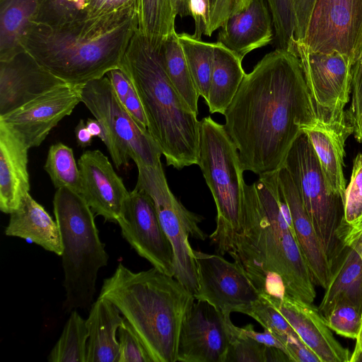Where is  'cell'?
<instances>
[{
    "label": "cell",
    "instance_id": "obj_1",
    "mask_svg": "<svg viewBox=\"0 0 362 362\" xmlns=\"http://www.w3.org/2000/svg\"><path fill=\"white\" fill-rule=\"evenodd\" d=\"M223 115L243 171L279 170L297 136L317 122L296 54L276 48L265 54L245 74Z\"/></svg>",
    "mask_w": 362,
    "mask_h": 362
},
{
    "label": "cell",
    "instance_id": "obj_2",
    "mask_svg": "<svg viewBox=\"0 0 362 362\" xmlns=\"http://www.w3.org/2000/svg\"><path fill=\"white\" fill-rule=\"evenodd\" d=\"M278 170L245 184L240 228L228 254L261 293L276 298L286 294L313 303L315 284L294 233Z\"/></svg>",
    "mask_w": 362,
    "mask_h": 362
},
{
    "label": "cell",
    "instance_id": "obj_3",
    "mask_svg": "<svg viewBox=\"0 0 362 362\" xmlns=\"http://www.w3.org/2000/svg\"><path fill=\"white\" fill-rule=\"evenodd\" d=\"M137 28V14L59 28L33 23L22 45L46 70L69 84L81 86L119 67Z\"/></svg>",
    "mask_w": 362,
    "mask_h": 362
},
{
    "label": "cell",
    "instance_id": "obj_4",
    "mask_svg": "<svg viewBox=\"0 0 362 362\" xmlns=\"http://www.w3.org/2000/svg\"><path fill=\"white\" fill-rule=\"evenodd\" d=\"M99 297L116 305L152 362H177L182 324L195 298L176 278L154 267L134 272L119 263Z\"/></svg>",
    "mask_w": 362,
    "mask_h": 362
},
{
    "label": "cell",
    "instance_id": "obj_5",
    "mask_svg": "<svg viewBox=\"0 0 362 362\" xmlns=\"http://www.w3.org/2000/svg\"><path fill=\"white\" fill-rule=\"evenodd\" d=\"M159 48L137 28L119 68L136 89L148 132L160 148L166 164L181 170L198 164L200 121L168 78Z\"/></svg>",
    "mask_w": 362,
    "mask_h": 362
},
{
    "label": "cell",
    "instance_id": "obj_6",
    "mask_svg": "<svg viewBox=\"0 0 362 362\" xmlns=\"http://www.w3.org/2000/svg\"><path fill=\"white\" fill-rule=\"evenodd\" d=\"M53 209L62 243L63 308L68 313L88 309L93 303L98 271L109 259L94 213L80 194L68 187L57 189Z\"/></svg>",
    "mask_w": 362,
    "mask_h": 362
},
{
    "label": "cell",
    "instance_id": "obj_7",
    "mask_svg": "<svg viewBox=\"0 0 362 362\" xmlns=\"http://www.w3.org/2000/svg\"><path fill=\"white\" fill-rule=\"evenodd\" d=\"M214 197L217 215L209 235L215 252L228 253L240 228L244 195L243 170L238 151L224 126L211 117L200 121L198 164Z\"/></svg>",
    "mask_w": 362,
    "mask_h": 362
},
{
    "label": "cell",
    "instance_id": "obj_8",
    "mask_svg": "<svg viewBox=\"0 0 362 362\" xmlns=\"http://www.w3.org/2000/svg\"><path fill=\"white\" fill-rule=\"evenodd\" d=\"M283 166L301 196L333 273L346 247L339 238L344 203L341 197L329 191L317 156L304 132L293 142Z\"/></svg>",
    "mask_w": 362,
    "mask_h": 362
},
{
    "label": "cell",
    "instance_id": "obj_9",
    "mask_svg": "<svg viewBox=\"0 0 362 362\" xmlns=\"http://www.w3.org/2000/svg\"><path fill=\"white\" fill-rule=\"evenodd\" d=\"M80 95L81 103L102 124L103 143L117 169L127 167L130 158L136 165L161 163L160 148L122 105L106 75L82 85Z\"/></svg>",
    "mask_w": 362,
    "mask_h": 362
},
{
    "label": "cell",
    "instance_id": "obj_10",
    "mask_svg": "<svg viewBox=\"0 0 362 362\" xmlns=\"http://www.w3.org/2000/svg\"><path fill=\"white\" fill-rule=\"evenodd\" d=\"M136 187L152 199L161 226L174 252V277L194 296L198 290V278L193 249L189 238L205 240L207 235L199 227L203 217L187 209L175 197L168 185L162 163L157 166L136 165Z\"/></svg>",
    "mask_w": 362,
    "mask_h": 362
},
{
    "label": "cell",
    "instance_id": "obj_11",
    "mask_svg": "<svg viewBox=\"0 0 362 362\" xmlns=\"http://www.w3.org/2000/svg\"><path fill=\"white\" fill-rule=\"evenodd\" d=\"M295 53L317 121L348 137L353 129L347 122L344 107L351 91V59L337 51H312L300 42H295Z\"/></svg>",
    "mask_w": 362,
    "mask_h": 362
},
{
    "label": "cell",
    "instance_id": "obj_12",
    "mask_svg": "<svg viewBox=\"0 0 362 362\" xmlns=\"http://www.w3.org/2000/svg\"><path fill=\"white\" fill-rule=\"evenodd\" d=\"M315 52L337 51L354 63L362 45V0H315L300 42Z\"/></svg>",
    "mask_w": 362,
    "mask_h": 362
},
{
    "label": "cell",
    "instance_id": "obj_13",
    "mask_svg": "<svg viewBox=\"0 0 362 362\" xmlns=\"http://www.w3.org/2000/svg\"><path fill=\"white\" fill-rule=\"evenodd\" d=\"M198 290L195 300L206 301L225 314L245 312L260 296L243 267L229 262L219 254H208L193 249Z\"/></svg>",
    "mask_w": 362,
    "mask_h": 362
},
{
    "label": "cell",
    "instance_id": "obj_14",
    "mask_svg": "<svg viewBox=\"0 0 362 362\" xmlns=\"http://www.w3.org/2000/svg\"><path fill=\"white\" fill-rule=\"evenodd\" d=\"M123 238L153 267L174 276V252L151 198L135 187L129 192L117 223Z\"/></svg>",
    "mask_w": 362,
    "mask_h": 362
},
{
    "label": "cell",
    "instance_id": "obj_15",
    "mask_svg": "<svg viewBox=\"0 0 362 362\" xmlns=\"http://www.w3.org/2000/svg\"><path fill=\"white\" fill-rule=\"evenodd\" d=\"M230 316L206 301L194 300L182 324L177 361L226 362L235 336Z\"/></svg>",
    "mask_w": 362,
    "mask_h": 362
},
{
    "label": "cell",
    "instance_id": "obj_16",
    "mask_svg": "<svg viewBox=\"0 0 362 362\" xmlns=\"http://www.w3.org/2000/svg\"><path fill=\"white\" fill-rule=\"evenodd\" d=\"M81 86L66 84L52 89L0 117V122L28 148L37 147L50 131L81 103Z\"/></svg>",
    "mask_w": 362,
    "mask_h": 362
},
{
    "label": "cell",
    "instance_id": "obj_17",
    "mask_svg": "<svg viewBox=\"0 0 362 362\" xmlns=\"http://www.w3.org/2000/svg\"><path fill=\"white\" fill-rule=\"evenodd\" d=\"M78 165L80 194L96 216L117 223L129 192L107 157L99 150L86 151L78 159Z\"/></svg>",
    "mask_w": 362,
    "mask_h": 362
},
{
    "label": "cell",
    "instance_id": "obj_18",
    "mask_svg": "<svg viewBox=\"0 0 362 362\" xmlns=\"http://www.w3.org/2000/svg\"><path fill=\"white\" fill-rule=\"evenodd\" d=\"M66 84L25 51L0 61V117Z\"/></svg>",
    "mask_w": 362,
    "mask_h": 362
},
{
    "label": "cell",
    "instance_id": "obj_19",
    "mask_svg": "<svg viewBox=\"0 0 362 362\" xmlns=\"http://www.w3.org/2000/svg\"><path fill=\"white\" fill-rule=\"evenodd\" d=\"M264 296L286 318L321 362H350L351 354L334 337L318 308L288 295Z\"/></svg>",
    "mask_w": 362,
    "mask_h": 362
},
{
    "label": "cell",
    "instance_id": "obj_20",
    "mask_svg": "<svg viewBox=\"0 0 362 362\" xmlns=\"http://www.w3.org/2000/svg\"><path fill=\"white\" fill-rule=\"evenodd\" d=\"M278 177L289 210L295 235L313 283L325 289L332 279V270L318 240L301 196L284 166L278 170Z\"/></svg>",
    "mask_w": 362,
    "mask_h": 362
},
{
    "label": "cell",
    "instance_id": "obj_21",
    "mask_svg": "<svg viewBox=\"0 0 362 362\" xmlns=\"http://www.w3.org/2000/svg\"><path fill=\"white\" fill-rule=\"evenodd\" d=\"M272 16L267 0H251L250 5L231 16L220 28L217 41L242 59L274 40Z\"/></svg>",
    "mask_w": 362,
    "mask_h": 362
},
{
    "label": "cell",
    "instance_id": "obj_22",
    "mask_svg": "<svg viewBox=\"0 0 362 362\" xmlns=\"http://www.w3.org/2000/svg\"><path fill=\"white\" fill-rule=\"evenodd\" d=\"M28 148L0 122V210L11 214L30 192Z\"/></svg>",
    "mask_w": 362,
    "mask_h": 362
},
{
    "label": "cell",
    "instance_id": "obj_23",
    "mask_svg": "<svg viewBox=\"0 0 362 362\" xmlns=\"http://www.w3.org/2000/svg\"><path fill=\"white\" fill-rule=\"evenodd\" d=\"M86 320L88 332L86 362H119L116 334L124 322L119 309L110 300L98 296Z\"/></svg>",
    "mask_w": 362,
    "mask_h": 362
},
{
    "label": "cell",
    "instance_id": "obj_24",
    "mask_svg": "<svg viewBox=\"0 0 362 362\" xmlns=\"http://www.w3.org/2000/svg\"><path fill=\"white\" fill-rule=\"evenodd\" d=\"M5 235L25 239L59 256L62 254L60 230L56 220L30 193L25 196L19 207L10 214Z\"/></svg>",
    "mask_w": 362,
    "mask_h": 362
},
{
    "label": "cell",
    "instance_id": "obj_25",
    "mask_svg": "<svg viewBox=\"0 0 362 362\" xmlns=\"http://www.w3.org/2000/svg\"><path fill=\"white\" fill-rule=\"evenodd\" d=\"M303 132L313 146L329 191L341 197L344 203L346 180L343 167L347 136L318 121Z\"/></svg>",
    "mask_w": 362,
    "mask_h": 362
},
{
    "label": "cell",
    "instance_id": "obj_26",
    "mask_svg": "<svg viewBox=\"0 0 362 362\" xmlns=\"http://www.w3.org/2000/svg\"><path fill=\"white\" fill-rule=\"evenodd\" d=\"M339 303H349L362 313V258L346 247L317 308L323 317Z\"/></svg>",
    "mask_w": 362,
    "mask_h": 362
},
{
    "label": "cell",
    "instance_id": "obj_27",
    "mask_svg": "<svg viewBox=\"0 0 362 362\" xmlns=\"http://www.w3.org/2000/svg\"><path fill=\"white\" fill-rule=\"evenodd\" d=\"M243 59L219 42H214L208 100L210 113L223 115L245 76Z\"/></svg>",
    "mask_w": 362,
    "mask_h": 362
},
{
    "label": "cell",
    "instance_id": "obj_28",
    "mask_svg": "<svg viewBox=\"0 0 362 362\" xmlns=\"http://www.w3.org/2000/svg\"><path fill=\"white\" fill-rule=\"evenodd\" d=\"M43 0H0V61L25 51L22 42Z\"/></svg>",
    "mask_w": 362,
    "mask_h": 362
},
{
    "label": "cell",
    "instance_id": "obj_29",
    "mask_svg": "<svg viewBox=\"0 0 362 362\" xmlns=\"http://www.w3.org/2000/svg\"><path fill=\"white\" fill-rule=\"evenodd\" d=\"M159 52L170 81L189 107L198 115V100L200 95L175 30L163 40Z\"/></svg>",
    "mask_w": 362,
    "mask_h": 362
},
{
    "label": "cell",
    "instance_id": "obj_30",
    "mask_svg": "<svg viewBox=\"0 0 362 362\" xmlns=\"http://www.w3.org/2000/svg\"><path fill=\"white\" fill-rule=\"evenodd\" d=\"M138 30L156 47L175 30L170 0H137Z\"/></svg>",
    "mask_w": 362,
    "mask_h": 362
},
{
    "label": "cell",
    "instance_id": "obj_31",
    "mask_svg": "<svg viewBox=\"0 0 362 362\" xmlns=\"http://www.w3.org/2000/svg\"><path fill=\"white\" fill-rule=\"evenodd\" d=\"M177 37L197 91L206 102L212 72L214 42L203 41L187 33H177Z\"/></svg>",
    "mask_w": 362,
    "mask_h": 362
},
{
    "label": "cell",
    "instance_id": "obj_32",
    "mask_svg": "<svg viewBox=\"0 0 362 362\" xmlns=\"http://www.w3.org/2000/svg\"><path fill=\"white\" fill-rule=\"evenodd\" d=\"M88 338L86 320L76 310H72L47 360L50 362H86Z\"/></svg>",
    "mask_w": 362,
    "mask_h": 362
},
{
    "label": "cell",
    "instance_id": "obj_33",
    "mask_svg": "<svg viewBox=\"0 0 362 362\" xmlns=\"http://www.w3.org/2000/svg\"><path fill=\"white\" fill-rule=\"evenodd\" d=\"M44 169L57 189L68 187L80 194V171L70 147L62 143L50 146Z\"/></svg>",
    "mask_w": 362,
    "mask_h": 362
},
{
    "label": "cell",
    "instance_id": "obj_34",
    "mask_svg": "<svg viewBox=\"0 0 362 362\" xmlns=\"http://www.w3.org/2000/svg\"><path fill=\"white\" fill-rule=\"evenodd\" d=\"M88 0H43L33 23L59 28L86 20Z\"/></svg>",
    "mask_w": 362,
    "mask_h": 362
},
{
    "label": "cell",
    "instance_id": "obj_35",
    "mask_svg": "<svg viewBox=\"0 0 362 362\" xmlns=\"http://www.w3.org/2000/svg\"><path fill=\"white\" fill-rule=\"evenodd\" d=\"M244 314L255 319L284 346L288 337H299L281 313L262 294Z\"/></svg>",
    "mask_w": 362,
    "mask_h": 362
},
{
    "label": "cell",
    "instance_id": "obj_36",
    "mask_svg": "<svg viewBox=\"0 0 362 362\" xmlns=\"http://www.w3.org/2000/svg\"><path fill=\"white\" fill-rule=\"evenodd\" d=\"M108 77L119 100L144 131L148 132L147 119L136 89L124 71L119 67L108 71Z\"/></svg>",
    "mask_w": 362,
    "mask_h": 362
},
{
    "label": "cell",
    "instance_id": "obj_37",
    "mask_svg": "<svg viewBox=\"0 0 362 362\" xmlns=\"http://www.w3.org/2000/svg\"><path fill=\"white\" fill-rule=\"evenodd\" d=\"M273 21L278 48L294 52L295 21L292 0H267Z\"/></svg>",
    "mask_w": 362,
    "mask_h": 362
},
{
    "label": "cell",
    "instance_id": "obj_38",
    "mask_svg": "<svg viewBox=\"0 0 362 362\" xmlns=\"http://www.w3.org/2000/svg\"><path fill=\"white\" fill-rule=\"evenodd\" d=\"M362 222V153H358L344 198V223L354 226Z\"/></svg>",
    "mask_w": 362,
    "mask_h": 362
},
{
    "label": "cell",
    "instance_id": "obj_39",
    "mask_svg": "<svg viewBox=\"0 0 362 362\" xmlns=\"http://www.w3.org/2000/svg\"><path fill=\"white\" fill-rule=\"evenodd\" d=\"M328 327L339 335L356 339L361 326V313L349 303H339L324 317Z\"/></svg>",
    "mask_w": 362,
    "mask_h": 362
},
{
    "label": "cell",
    "instance_id": "obj_40",
    "mask_svg": "<svg viewBox=\"0 0 362 362\" xmlns=\"http://www.w3.org/2000/svg\"><path fill=\"white\" fill-rule=\"evenodd\" d=\"M351 72V103L346 116L355 139L362 143V45L353 63Z\"/></svg>",
    "mask_w": 362,
    "mask_h": 362
},
{
    "label": "cell",
    "instance_id": "obj_41",
    "mask_svg": "<svg viewBox=\"0 0 362 362\" xmlns=\"http://www.w3.org/2000/svg\"><path fill=\"white\" fill-rule=\"evenodd\" d=\"M268 346L236 331L230 345L226 362H267Z\"/></svg>",
    "mask_w": 362,
    "mask_h": 362
},
{
    "label": "cell",
    "instance_id": "obj_42",
    "mask_svg": "<svg viewBox=\"0 0 362 362\" xmlns=\"http://www.w3.org/2000/svg\"><path fill=\"white\" fill-rule=\"evenodd\" d=\"M137 0H88L89 20L125 17L136 13Z\"/></svg>",
    "mask_w": 362,
    "mask_h": 362
},
{
    "label": "cell",
    "instance_id": "obj_43",
    "mask_svg": "<svg viewBox=\"0 0 362 362\" xmlns=\"http://www.w3.org/2000/svg\"><path fill=\"white\" fill-rule=\"evenodd\" d=\"M119 362H152L140 339L125 320L118 329Z\"/></svg>",
    "mask_w": 362,
    "mask_h": 362
},
{
    "label": "cell",
    "instance_id": "obj_44",
    "mask_svg": "<svg viewBox=\"0 0 362 362\" xmlns=\"http://www.w3.org/2000/svg\"><path fill=\"white\" fill-rule=\"evenodd\" d=\"M250 2L251 0H216L210 11L209 22L204 35L211 36L231 16L246 8Z\"/></svg>",
    "mask_w": 362,
    "mask_h": 362
},
{
    "label": "cell",
    "instance_id": "obj_45",
    "mask_svg": "<svg viewBox=\"0 0 362 362\" xmlns=\"http://www.w3.org/2000/svg\"><path fill=\"white\" fill-rule=\"evenodd\" d=\"M315 0H292L295 21V42L303 40Z\"/></svg>",
    "mask_w": 362,
    "mask_h": 362
},
{
    "label": "cell",
    "instance_id": "obj_46",
    "mask_svg": "<svg viewBox=\"0 0 362 362\" xmlns=\"http://www.w3.org/2000/svg\"><path fill=\"white\" fill-rule=\"evenodd\" d=\"M190 11L194 23V32L192 35L197 39H202L209 22V0H190Z\"/></svg>",
    "mask_w": 362,
    "mask_h": 362
},
{
    "label": "cell",
    "instance_id": "obj_47",
    "mask_svg": "<svg viewBox=\"0 0 362 362\" xmlns=\"http://www.w3.org/2000/svg\"><path fill=\"white\" fill-rule=\"evenodd\" d=\"M286 354L293 362H321L319 357L300 339L289 337L285 342Z\"/></svg>",
    "mask_w": 362,
    "mask_h": 362
},
{
    "label": "cell",
    "instance_id": "obj_48",
    "mask_svg": "<svg viewBox=\"0 0 362 362\" xmlns=\"http://www.w3.org/2000/svg\"><path fill=\"white\" fill-rule=\"evenodd\" d=\"M236 331L238 333L249 337L267 346L279 349L286 354V349L284 344L266 329L263 332H257L254 329L253 325L249 324L243 327L236 326Z\"/></svg>",
    "mask_w": 362,
    "mask_h": 362
},
{
    "label": "cell",
    "instance_id": "obj_49",
    "mask_svg": "<svg viewBox=\"0 0 362 362\" xmlns=\"http://www.w3.org/2000/svg\"><path fill=\"white\" fill-rule=\"evenodd\" d=\"M339 238L345 247L353 249L362 258V222L354 226L343 223Z\"/></svg>",
    "mask_w": 362,
    "mask_h": 362
},
{
    "label": "cell",
    "instance_id": "obj_50",
    "mask_svg": "<svg viewBox=\"0 0 362 362\" xmlns=\"http://www.w3.org/2000/svg\"><path fill=\"white\" fill-rule=\"evenodd\" d=\"M74 132L78 146L85 148L91 145L93 136L88 131L86 124L83 119H80L75 128Z\"/></svg>",
    "mask_w": 362,
    "mask_h": 362
},
{
    "label": "cell",
    "instance_id": "obj_51",
    "mask_svg": "<svg viewBox=\"0 0 362 362\" xmlns=\"http://www.w3.org/2000/svg\"><path fill=\"white\" fill-rule=\"evenodd\" d=\"M170 2L175 16H191L190 0H170Z\"/></svg>",
    "mask_w": 362,
    "mask_h": 362
},
{
    "label": "cell",
    "instance_id": "obj_52",
    "mask_svg": "<svg viewBox=\"0 0 362 362\" xmlns=\"http://www.w3.org/2000/svg\"><path fill=\"white\" fill-rule=\"evenodd\" d=\"M86 124L88 131L93 136H98L102 141H104V129L102 124L97 119L88 118Z\"/></svg>",
    "mask_w": 362,
    "mask_h": 362
},
{
    "label": "cell",
    "instance_id": "obj_53",
    "mask_svg": "<svg viewBox=\"0 0 362 362\" xmlns=\"http://www.w3.org/2000/svg\"><path fill=\"white\" fill-rule=\"evenodd\" d=\"M356 340L355 348L351 355L350 362L362 361V313L361 326Z\"/></svg>",
    "mask_w": 362,
    "mask_h": 362
},
{
    "label": "cell",
    "instance_id": "obj_54",
    "mask_svg": "<svg viewBox=\"0 0 362 362\" xmlns=\"http://www.w3.org/2000/svg\"><path fill=\"white\" fill-rule=\"evenodd\" d=\"M215 1H216V0H209L210 11L212 8V7L214 6Z\"/></svg>",
    "mask_w": 362,
    "mask_h": 362
}]
</instances>
